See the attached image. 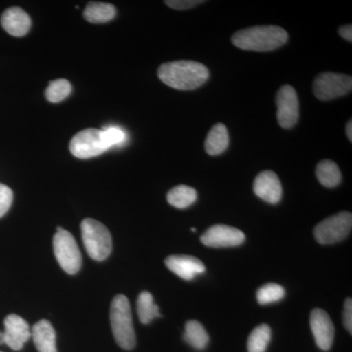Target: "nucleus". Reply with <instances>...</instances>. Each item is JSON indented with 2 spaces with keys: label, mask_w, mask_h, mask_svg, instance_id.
<instances>
[{
  "label": "nucleus",
  "mask_w": 352,
  "mask_h": 352,
  "mask_svg": "<svg viewBox=\"0 0 352 352\" xmlns=\"http://www.w3.org/2000/svg\"><path fill=\"white\" fill-rule=\"evenodd\" d=\"M160 80L177 90H194L205 85L210 72L205 65L190 60L168 62L157 69Z\"/></svg>",
  "instance_id": "obj_1"
},
{
  "label": "nucleus",
  "mask_w": 352,
  "mask_h": 352,
  "mask_svg": "<svg viewBox=\"0 0 352 352\" xmlns=\"http://www.w3.org/2000/svg\"><path fill=\"white\" fill-rule=\"evenodd\" d=\"M288 32L283 28L256 25L235 32L231 41L240 50L265 52L282 47L288 41Z\"/></svg>",
  "instance_id": "obj_2"
},
{
  "label": "nucleus",
  "mask_w": 352,
  "mask_h": 352,
  "mask_svg": "<svg viewBox=\"0 0 352 352\" xmlns=\"http://www.w3.org/2000/svg\"><path fill=\"white\" fill-rule=\"evenodd\" d=\"M111 327L113 338L122 349L131 351L136 344L131 307L126 296L117 295L111 303Z\"/></svg>",
  "instance_id": "obj_3"
},
{
  "label": "nucleus",
  "mask_w": 352,
  "mask_h": 352,
  "mask_svg": "<svg viewBox=\"0 0 352 352\" xmlns=\"http://www.w3.org/2000/svg\"><path fill=\"white\" fill-rule=\"evenodd\" d=\"M80 229L88 256L94 261H105L113 249L112 236L107 227L98 220L87 219L82 222Z\"/></svg>",
  "instance_id": "obj_4"
},
{
  "label": "nucleus",
  "mask_w": 352,
  "mask_h": 352,
  "mask_svg": "<svg viewBox=\"0 0 352 352\" xmlns=\"http://www.w3.org/2000/svg\"><path fill=\"white\" fill-rule=\"evenodd\" d=\"M53 250L55 258L65 272L74 275L80 271L82 267V254L75 238L69 231L58 227L53 238Z\"/></svg>",
  "instance_id": "obj_5"
},
{
  "label": "nucleus",
  "mask_w": 352,
  "mask_h": 352,
  "mask_svg": "<svg viewBox=\"0 0 352 352\" xmlns=\"http://www.w3.org/2000/svg\"><path fill=\"white\" fill-rule=\"evenodd\" d=\"M351 212H340L317 224L314 228V237L321 245L336 244L346 239L351 233Z\"/></svg>",
  "instance_id": "obj_6"
},
{
  "label": "nucleus",
  "mask_w": 352,
  "mask_h": 352,
  "mask_svg": "<svg viewBox=\"0 0 352 352\" xmlns=\"http://www.w3.org/2000/svg\"><path fill=\"white\" fill-rule=\"evenodd\" d=\"M352 78L344 74L322 73L315 78L314 94L321 101H330L351 94Z\"/></svg>",
  "instance_id": "obj_7"
},
{
  "label": "nucleus",
  "mask_w": 352,
  "mask_h": 352,
  "mask_svg": "<svg viewBox=\"0 0 352 352\" xmlns=\"http://www.w3.org/2000/svg\"><path fill=\"white\" fill-rule=\"evenodd\" d=\"M108 150L101 129H83L76 133L69 142V151L78 159H90Z\"/></svg>",
  "instance_id": "obj_8"
},
{
  "label": "nucleus",
  "mask_w": 352,
  "mask_h": 352,
  "mask_svg": "<svg viewBox=\"0 0 352 352\" xmlns=\"http://www.w3.org/2000/svg\"><path fill=\"white\" fill-rule=\"evenodd\" d=\"M277 120L282 129H289L300 119V102L295 88L285 85L276 95Z\"/></svg>",
  "instance_id": "obj_9"
},
{
  "label": "nucleus",
  "mask_w": 352,
  "mask_h": 352,
  "mask_svg": "<svg viewBox=\"0 0 352 352\" xmlns=\"http://www.w3.org/2000/svg\"><path fill=\"white\" fill-rule=\"evenodd\" d=\"M6 331L0 333V344H6L14 351H20L32 337L29 323L19 315L10 314L4 320Z\"/></svg>",
  "instance_id": "obj_10"
},
{
  "label": "nucleus",
  "mask_w": 352,
  "mask_h": 352,
  "mask_svg": "<svg viewBox=\"0 0 352 352\" xmlns=\"http://www.w3.org/2000/svg\"><path fill=\"white\" fill-rule=\"evenodd\" d=\"M245 236L239 229L217 224L201 235V242L210 248L237 247L245 242Z\"/></svg>",
  "instance_id": "obj_11"
},
{
  "label": "nucleus",
  "mask_w": 352,
  "mask_h": 352,
  "mask_svg": "<svg viewBox=\"0 0 352 352\" xmlns=\"http://www.w3.org/2000/svg\"><path fill=\"white\" fill-rule=\"evenodd\" d=\"M310 327L317 346L322 351H329L333 346L335 327L327 312L321 308L312 310L310 315Z\"/></svg>",
  "instance_id": "obj_12"
},
{
  "label": "nucleus",
  "mask_w": 352,
  "mask_h": 352,
  "mask_svg": "<svg viewBox=\"0 0 352 352\" xmlns=\"http://www.w3.org/2000/svg\"><path fill=\"white\" fill-rule=\"evenodd\" d=\"M254 192L266 203L276 205L281 201L283 188L276 173L264 170L256 176L254 182Z\"/></svg>",
  "instance_id": "obj_13"
},
{
  "label": "nucleus",
  "mask_w": 352,
  "mask_h": 352,
  "mask_svg": "<svg viewBox=\"0 0 352 352\" xmlns=\"http://www.w3.org/2000/svg\"><path fill=\"white\" fill-rule=\"evenodd\" d=\"M166 267L182 278V279L193 280L199 274H203L206 271L205 264L195 256L187 254H173L164 261Z\"/></svg>",
  "instance_id": "obj_14"
},
{
  "label": "nucleus",
  "mask_w": 352,
  "mask_h": 352,
  "mask_svg": "<svg viewBox=\"0 0 352 352\" xmlns=\"http://www.w3.org/2000/svg\"><path fill=\"white\" fill-rule=\"evenodd\" d=\"M2 28L13 36H24L31 29L30 16L19 7H11L1 16Z\"/></svg>",
  "instance_id": "obj_15"
},
{
  "label": "nucleus",
  "mask_w": 352,
  "mask_h": 352,
  "mask_svg": "<svg viewBox=\"0 0 352 352\" xmlns=\"http://www.w3.org/2000/svg\"><path fill=\"white\" fill-rule=\"evenodd\" d=\"M32 338L38 352H57L56 333L50 321H38L32 329Z\"/></svg>",
  "instance_id": "obj_16"
},
{
  "label": "nucleus",
  "mask_w": 352,
  "mask_h": 352,
  "mask_svg": "<svg viewBox=\"0 0 352 352\" xmlns=\"http://www.w3.org/2000/svg\"><path fill=\"white\" fill-rule=\"evenodd\" d=\"M229 146V133L223 124H217L207 135L205 141V149L210 156H217L226 151Z\"/></svg>",
  "instance_id": "obj_17"
},
{
  "label": "nucleus",
  "mask_w": 352,
  "mask_h": 352,
  "mask_svg": "<svg viewBox=\"0 0 352 352\" xmlns=\"http://www.w3.org/2000/svg\"><path fill=\"white\" fill-rule=\"evenodd\" d=\"M115 6L104 2H90L83 11V17L89 23L102 24L113 20L116 16Z\"/></svg>",
  "instance_id": "obj_18"
},
{
  "label": "nucleus",
  "mask_w": 352,
  "mask_h": 352,
  "mask_svg": "<svg viewBox=\"0 0 352 352\" xmlns=\"http://www.w3.org/2000/svg\"><path fill=\"white\" fill-rule=\"evenodd\" d=\"M317 179L327 188L337 187L342 182V173L335 162L323 160L316 166Z\"/></svg>",
  "instance_id": "obj_19"
},
{
  "label": "nucleus",
  "mask_w": 352,
  "mask_h": 352,
  "mask_svg": "<svg viewBox=\"0 0 352 352\" xmlns=\"http://www.w3.org/2000/svg\"><path fill=\"white\" fill-rule=\"evenodd\" d=\"M183 339L194 349L203 351L208 344V333L199 321L190 320L185 325Z\"/></svg>",
  "instance_id": "obj_20"
},
{
  "label": "nucleus",
  "mask_w": 352,
  "mask_h": 352,
  "mask_svg": "<svg viewBox=\"0 0 352 352\" xmlns=\"http://www.w3.org/2000/svg\"><path fill=\"white\" fill-rule=\"evenodd\" d=\"M198 198V194L193 187L187 185H178L173 187L168 193L166 200L176 208H186L193 205Z\"/></svg>",
  "instance_id": "obj_21"
},
{
  "label": "nucleus",
  "mask_w": 352,
  "mask_h": 352,
  "mask_svg": "<svg viewBox=\"0 0 352 352\" xmlns=\"http://www.w3.org/2000/svg\"><path fill=\"white\" fill-rule=\"evenodd\" d=\"M138 314L139 320L142 324H149L156 317H161L160 308L154 302L152 294L142 292L138 298Z\"/></svg>",
  "instance_id": "obj_22"
},
{
  "label": "nucleus",
  "mask_w": 352,
  "mask_h": 352,
  "mask_svg": "<svg viewBox=\"0 0 352 352\" xmlns=\"http://www.w3.org/2000/svg\"><path fill=\"white\" fill-rule=\"evenodd\" d=\"M271 340V329L267 324H261L252 330L248 340L249 352H265Z\"/></svg>",
  "instance_id": "obj_23"
},
{
  "label": "nucleus",
  "mask_w": 352,
  "mask_h": 352,
  "mask_svg": "<svg viewBox=\"0 0 352 352\" xmlns=\"http://www.w3.org/2000/svg\"><path fill=\"white\" fill-rule=\"evenodd\" d=\"M286 291L281 285L268 283L263 285L256 293V300L259 305H265L279 302L284 298Z\"/></svg>",
  "instance_id": "obj_24"
},
{
  "label": "nucleus",
  "mask_w": 352,
  "mask_h": 352,
  "mask_svg": "<svg viewBox=\"0 0 352 352\" xmlns=\"http://www.w3.org/2000/svg\"><path fill=\"white\" fill-rule=\"evenodd\" d=\"M72 85L69 80H53L46 88V99L51 103H59L65 100L71 94Z\"/></svg>",
  "instance_id": "obj_25"
},
{
  "label": "nucleus",
  "mask_w": 352,
  "mask_h": 352,
  "mask_svg": "<svg viewBox=\"0 0 352 352\" xmlns=\"http://www.w3.org/2000/svg\"><path fill=\"white\" fill-rule=\"evenodd\" d=\"M103 138L109 149L119 147L126 142V133L117 126H110L103 129Z\"/></svg>",
  "instance_id": "obj_26"
},
{
  "label": "nucleus",
  "mask_w": 352,
  "mask_h": 352,
  "mask_svg": "<svg viewBox=\"0 0 352 352\" xmlns=\"http://www.w3.org/2000/svg\"><path fill=\"white\" fill-rule=\"evenodd\" d=\"M13 201V191L6 185L0 183V217L6 215Z\"/></svg>",
  "instance_id": "obj_27"
},
{
  "label": "nucleus",
  "mask_w": 352,
  "mask_h": 352,
  "mask_svg": "<svg viewBox=\"0 0 352 352\" xmlns=\"http://www.w3.org/2000/svg\"><path fill=\"white\" fill-rule=\"evenodd\" d=\"M205 1L201 0H168V1H164V3L176 10H187V9L200 6Z\"/></svg>",
  "instance_id": "obj_28"
},
{
  "label": "nucleus",
  "mask_w": 352,
  "mask_h": 352,
  "mask_svg": "<svg viewBox=\"0 0 352 352\" xmlns=\"http://www.w3.org/2000/svg\"><path fill=\"white\" fill-rule=\"evenodd\" d=\"M344 324L346 330L352 333V300L351 298H346L344 302Z\"/></svg>",
  "instance_id": "obj_29"
},
{
  "label": "nucleus",
  "mask_w": 352,
  "mask_h": 352,
  "mask_svg": "<svg viewBox=\"0 0 352 352\" xmlns=\"http://www.w3.org/2000/svg\"><path fill=\"white\" fill-rule=\"evenodd\" d=\"M339 34L342 38L351 43L352 41V25L351 24L342 25L339 28Z\"/></svg>",
  "instance_id": "obj_30"
},
{
  "label": "nucleus",
  "mask_w": 352,
  "mask_h": 352,
  "mask_svg": "<svg viewBox=\"0 0 352 352\" xmlns=\"http://www.w3.org/2000/svg\"><path fill=\"white\" fill-rule=\"evenodd\" d=\"M346 136L347 138H349V140L352 141V122L351 120H349V122H347L346 127Z\"/></svg>",
  "instance_id": "obj_31"
},
{
  "label": "nucleus",
  "mask_w": 352,
  "mask_h": 352,
  "mask_svg": "<svg viewBox=\"0 0 352 352\" xmlns=\"http://www.w3.org/2000/svg\"><path fill=\"white\" fill-rule=\"evenodd\" d=\"M191 230L193 231V232H196V228H191Z\"/></svg>",
  "instance_id": "obj_32"
}]
</instances>
